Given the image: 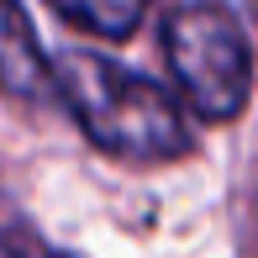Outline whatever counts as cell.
Segmentation results:
<instances>
[{
  "label": "cell",
  "instance_id": "2",
  "mask_svg": "<svg viewBox=\"0 0 258 258\" xmlns=\"http://www.w3.org/2000/svg\"><path fill=\"white\" fill-rule=\"evenodd\" d=\"M163 53L179 95L206 121H232L253 95V48L237 16L216 0H190L163 21Z\"/></svg>",
  "mask_w": 258,
  "mask_h": 258
},
{
  "label": "cell",
  "instance_id": "1",
  "mask_svg": "<svg viewBox=\"0 0 258 258\" xmlns=\"http://www.w3.org/2000/svg\"><path fill=\"white\" fill-rule=\"evenodd\" d=\"M53 74H58V95H63L69 116L100 153L121 163H169L190 153L184 111L163 85L85 48L63 53L53 63Z\"/></svg>",
  "mask_w": 258,
  "mask_h": 258
},
{
  "label": "cell",
  "instance_id": "4",
  "mask_svg": "<svg viewBox=\"0 0 258 258\" xmlns=\"http://www.w3.org/2000/svg\"><path fill=\"white\" fill-rule=\"evenodd\" d=\"M148 6H153V0H48L53 16H63V27L90 32V37H100V42H126L143 27Z\"/></svg>",
  "mask_w": 258,
  "mask_h": 258
},
{
  "label": "cell",
  "instance_id": "5",
  "mask_svg": "<svg viewBox=\"0 0 258 258\" xmlns=\"http://www.w3.org/2000/svg\"><path fill=\"white\" fill-rule=\"evenodd\" d=\"M0 258H48V253H42V242L32 237V227H27L6 201H0Z\"/></svg>",
  "mask_w": 258,
  "mask_h": 258
},
{
  "label": "cell",
  "instance_id": "3",
  "mask_svg": "<svg viewBox=\"0 0 258 258\" xmlns=\"http://www.w3.org/2000/svg\"><path fill=\"white\" fill-rule=\"evenodd\" d=\"M53 90H58V74L32 32V16L21 11V0H0V95L48 100Z\"/></svg>",
  "mask_w": 258,
  "mask_h": 258
}]
</instances>
